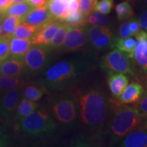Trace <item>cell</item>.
Instances as JSON below:
<instances>
[{
    "label": "cell",
    "instance_id": "obj_1",
    "mask_svg": "<svg viewBox=\"0 0 147 147\" xmlns=\"http://www.w3.org/2000/svg\"><path fill=\"white\" fill-rule=\"evenodd\" d=\"M76 97L85 127L97 134L106 129L113 107L106 92L99 87H92L79 92Z\"/></svg>",
    "mask_w": 147,
    "mask_h": 147
},
{
    "label": "cell",
    "instance_id": "obj_2",
    "mask_svg": "<svg viewBox=\"0 0 147 147\" xmlns=\"http://www.w3.org/2000/svg\"><path fill=\"white\" fill-rule=\"evenodd\" d=\"M94 64L93 56L60 61L47 69L44 82L53 91H65L89 73Z\"/></svg>",
    "mask_w": 147,
    "mask_h": 147
},
{
    "label": "cell",
    "instance_id": "obj_3",
    "mask_svg": "<svg viewBox=\"0 0 147 147\" xmlns=\"http://www.w3.org/2000/svg\"><path fill=\"white\" fill-rule=\"evenodd\" d=\"M142 118L136 106L117 102L113 107L106 129L110 140L118 142L130 132L140 128Z\"/></svg>",
    "mask_w": 147,
    "mask_h": 147
},
{
    "label": "cell",
    "instance_id": "obj_4",
    "mask_svg": "<svg viewBox=\"0 0 147 147\" xmlns=\"http://www.w3.org/2000/svg\"><path fill=\"white\" fill-rule=\"evenodd\" d=\"M57 125L53 117L45 109L35 110L20 120L19 129L30 137H43L52 134Z\"/></svg>",
    "mask_w": 147,
    "mask_h": 147
},
{
    "label": "cell",
    "instance_id": "obj_5",
    "mask_svg": "<svg viewBox=\"0 0 147 147\" xmlns=\"http://www.w3.org/2000/svg\"><path fill=\"white\" fill-rule=\"evenodd\" d=\"M133 58L118 49H115L104 55L100 65L107 72H119L124 74L134 75Z\"/></svg>",
    "mask_w": 147,
    "mask_h": 147
},
{
    "label": "cell",
    "instance_id": "obj_6",
    "mask_svg": "<svg viewBox=\"0 0 147 147\" xmlns=\"http://www.w3.org/2000/svg\"><path fill=\"white\" fill-rule=\"evenodd\" d=\"M78 104L73 95H66L55 100L52 106V113L55 119L63 125H71L78 115Z\"/></svg>",
    "mask_w": 147,
    "mask_h": 147
},
{
    "label": "cell",
    "instance_id": "obj_7",
    "mask_svg": "<svg viewBox=\"0 0 147 147\" xmlns=\"http://www.w3.org/2000/svg\"><path fill=\"white\" fill-rule=\"evenodd\" d=\"M89 42L93 49L105 51L115 47V38L108 26H90L85 27Z\"/></svg>",
    "mask_w": 147,
    "mask_h": 147
},
{
    "label": "cell",
    "instance_id": "obj_8",
    "mask_svg": "<svg viewBox=\"0 0 147 147\" xmlns=\"http://www.w3.org/2000/svg\"><path fill=\"white\" fill-rule=\"evenodd\" d=\"M88 41L85 27L69 26L63 47L65 51L75 52L82 49Z\"/></svg>",
    "mask_w": 147,
    "mask_h": 147
},
{
    "label": "cell",
    "instance_id": "obj_9",
    "mask_svg": "<svg viewBox=\"0 0 147 147\" xmlns=\"http://www.w3.org/2000/svg\"><path fill=\"white\" fill-rule=\"evenodd\" d=\"M21 89L20 88H14L6 90L1 97V116L5 123L10 122L15 115L21 96Z\"/></svg>",
    "mask_w": 147,
    "mask_h": 147
},
{
    "label": "cell",
    "instance_id": "obj_10",
    "mask_svg": "<svg viewBox=\"0 0 147 147\" xmlns=\"http://www.w3.org/2000/svg\"><path fill=\"white\" fill-rule=\"evenodd\" d=\"M47 59V49L44 45H34L31 47L23 57V62L27 69L37 71L45 65Z\"/></svg>",
    "mask_w": 147,
    "mask_h": 147
},
{
    "label": "cell",
    "instance_id": "obj_11",
    "mask_svg": "<svg viewBox=\"0 0 147 147\" xmlns=\"http://www.w3.org/2000/svg\"><path fill=\"white\" fill-rule=\"evenodd\" d=\"M63 22L55 20L51 23L46 25L38 30L36 34L31 38L32 45H50L51 41L54 37L55 33L58 30Z\"/></svg>",
    "mask_w": 147,
    "mask_h": 147
},
{
    "label": "cell",
    "instance_id": "obj_12",
    "mask_svg": "<svg viewBox=\"0 0 147 147\" xmlns=\"http://www.w3.org/2000/svg\"><path fill=\"white\" fill-rule=\"evenodd\" d=\"M55 20L49 8H47V5H45V6L32 9L23 18L22 22H25L31 25H34L40 29Z\"/></svg>",
    "mask_w": 147,
    "mask_h": 147
},
{
    "label": "cell",
    "instance_id": "obj_13",
    "mask_svg": "<svg viewBox=\"0 0 147 147\" xmlns=\"http://www.w3.org/2000/svg\"><path fill=\"white\" fill-rule=\"evenodd\" d=\"M107 82L112 95L117 100L128 85L129 78L124 74L112 71L108 72Z\"/></svg>",
    "mask_w": 147,
    "mask_h": 147
},
{
    "label": "cell",
    "instance_id": "obj_14",
    "mask_svg": "<svg viewBox=\"0 0 147 147\" xmlns=\"http://www.w3.org/2000/svg\"><path fill=\"white\" fill-rule=\"evenodd\" d=\"M25 69L23 59L10 57L0 63V75L19 76Z\"/></svg>",
    "mask_w": 147,
    "mask_h": 147
},
{
    "label": "cell",
    "instance_id": "obj_15",
    "mask_svg": "<svg viewBox=\"0 0 147 147\" xmlns=\"http://www.w3.org/2000/svg\"><path fill=\"white\" fill-rule=\"evenodd\" d=\"M144 92V87L136 82H132L128 84L125 89L117 99L119 104H135L140 100Z\"/></svg>",
    "mask_w": 147,
    "mask_h": 147
},
{
    "label": "cell",
    "instance_id": "obj_16",
    "mask_svg": "<svg viewBox=\"0 0 147 147\" xmlns=\"http://www.w3.org/2000/svg\"><path fill=\"white\" fill-rule=\"evenodd\" d=\"M121 143L123 147H147V130L139 128L125 136Z\"/></svg>",
    "mask_w": 147,
    "mask_h": 147
},
{
    "label": "cell",
    "instance_id": "obj_17",
    "mask_svg": "<svg viewBox=\"0 0 147 147\" xmlns=\"http://www.w3.org/2000/svg\"><path fill=\"white\" fill-rule=\"evenodd\" d=\"M47 8L55 20L63 22L69 14L68 2L61 0H49Z\"/></svg>",
    "mask_w": 147,
    "mask_h": 147
},
{
    "label": "cell",
    "instance_id": "obj_18",
    "mask_svg": "<svg viewBox=\"0 0 147 147\" xmlns=\"http://www.w3.org/2000/svg\"><path fill=\"white\" fill-rule=\"evenodd\" d=\"M32 42L30 39H20L13 38L10 41V57L23 59L29 49Z\"/></svg>",
    "mask_w": 147,
    "mask_h": 147
},
{
    "label": "cell",
    "instance_id": "obj_19",
    "mask_svg": "<svg viewBox=\"0 0 147 147\" xmlns=\"http://www.w3.org/2000/svg\"><path fill=\"white\" fill-rule=\"evenodd\" d=\"M134 59L142 71L147 75V38L137 40Z\"/></svg>",
    "mask_w": 147,
    "mask_h": 147
},
{
    "label": "cell",
    "instance_id": "obj_20",
    "mask_svg": "<svg viewBox=\"0 0 147 147\" xmlns=\"http://www.w3.org/2000/svg\"><path fill=\"white\" fill-rule=\"evenodd\" d=\"M34 8V7L31 5L28 1L21 3H14L4 11V13L5 16H16L21 18L22 21H23V18Z\"/></svg>",
    "mask_w": 147,
    "mask_h": 147
},
{
    "label": "cell",
    "instance_id": "obj_21",
    "mask_svg": "<svg viewBox=\"0 0 147 147\" xmlns=\"http://www.w3.org/2000/svg\"><path fill=\"white\" fill-rule=\"evenodd\" d=\"M37 108H38V104L36 102H33L24 97L20 100L16 108L15 113L16 119L18 120H21L24 117L35 111Z\"/></svg>",
    "mask_w": 147,
    "mask_h": 147
},
{
    "label": "cell",
    "instance_id": "obj_22",
    "mask_svg": "<svg viewBox=\"0 0 147 147\" xmlns=\"http://www.w3.org/2000/svg\"><path fill=\"white\" fill-rule=\"evenodd\" d=\"M22 22L21 18L13 15L5 16L2 20L3 35L10 38H13L18 25Z\"/></svg>",
    "mask_w": 147,
    "mask_h": 147
},
{
    "label": "cell",
    "instance_id": "obj_23",
    "mask_svg": "<svg viewBox=\"0 0 147 147\" xmlns=\"http://www.w3.org/2000/svg\"><path fill=\"white\" fill-rule=\"evenodd\" d=\"M137 40L134 38H116L115 42V47L123 52L127 53L131 58H134V52L137 45Z\"/></svg>",
    "mask_w": 147,
    "mask_h": 147
},
{
    "label": "cell",
    "instance_id": "obj_24",
    "mask_svg": "<svg viewBox=\"0 0 147 147\" xmlns=\"http://www.w3.org/2000/svg\"><path fill=\"white\" fill-rule=\"evenodd\" d=\"M39 29L37 26L21 22L16 29L13 37L20 39H31Z\"/></svg>",
    "mask_w": 147,
    "mask_h": 147
},
{
    "label": "cell",
    "instance_id": "obj_25",
    "mask_svg": "<svg viewBox=\"0 0 147 147\" xmlns=\"http://www.w3.org/2000/svg\"><path fill=\"white\" fill-rule=\"evenodd\" d=\"M26 81L18 76H8L0 75V89L8 90L14 88L23 89L26 86Z\"/></svg>",
    "mask_w": 147,
    "mask_h": 147
},
{
    "label": "cell",
    "instance_id": "obj_26",
    "mask_svg": "<svg viewBox=\"0 0 147 147\" xmlns=\"http://www.w3.org/2000/svg\"><path fill=\"white\" fill-rule=\"evenodd\" d=\"M47 91L45 87H38L34 85H28L25 87L23 91V97L25 98L37 102L39 101Z\"/></svg>",
    "mask_w": 147,
    "mask_h": 147
},
{
    "label": "cell",
    "instance_id": "obj_27",
    "mask_svg": "<svg viewBox=\"0 0 147 147\" xmlns=\"http://www.w3.org/2000/svg\"><path fill=\"white\" fill-rule=\"evenodd\" d=\"M70 27H82L86 25V16H84L80 10L69 12L68 16L63 21Z\"/></svg>",
    "mask_w": 147,
    "mask_h": 147
},
{
    "label": "cell",
    "instance_id": "obj_28",
    "mask_svg": "<svg viewBox=\"0 0 147 147\" xmlns=\"http://www.w3.org/2000/svg\"><path fill=\"white\" fill-rule=\"evenodd\" d=\"M108 22L109 18L99 12H91L86 16V24L91 26H106Z\"/></svg>",
    "mask_w": 147,
    "mask_h": 147
},
{
    "label": "cell",
    "instance_id": "obj_29",
    "mask_svg": "<svg viewBox=\"0 0 147 147\" xmlns=\"http://www.w3.org/2000/svg\"><path fill=\"white\" fill-rule=\"evenodd\" d=\"M68 27L69 26L63 23H62V25H61L58 30L57 31V32L55 33V36L51 41L49 45H51V47L55 48V49H58V48L63 47Z\"/></svg>",
    "mask_w": 147,
    "mask_h": 147
},
{
    "label": "cell",
    "instance_id": "obj_30",
    "mask_svg": "<svg viewBox=\"0 0 147 147\" xmlns=\"http://www.w3.org/2000/svg\"><path fill=\"white\" fill-rule=\"evenodd\" d=\"M116 13L119 21H122L128 19L133 15L134 11L128 1L119 3L116 7Z\"/></svg>",
    "mask_w": 147,
    "mask_h": 147
},
{
    "label": "cell",
    "instance_id": "obj_31",
    "mask_svg": "<svg viewBox=\"0 0 147 147\" xmlns=\"http://www.w3.org/2000/svg\"><path fill=\"white\" fill-rule=\"evenodd\" d=\"M12 38L2 35L0 37V61L10 57V41Z\"/></svg>",
    "mask_w": 147,
    "mask_h": 147
},
{
    "label": "cell",
    "instance_id": "obj_32",
    "mask_svg": "<svg viewBox=\"0 0 147 147\" xmlns=\"http://www.w3.org/2000/svg\"><path fill=\"white\" fill-rule=\"evenodd\" d=\"M113 7V0H100L95 5V12H99L104 14H109Z\"/></svg>",
    "mask_w": 147,
    "mask_h": 147
},
{
    "label": "cell",
    "instance_id": "obj_33",
    "mask_svg": "<svg viewBox=\"0 0 147 147\" xmlns=\"http://www.w3.org/2000/svg\"><path fill=\"white\" fill-rule=\"evenodd\" d=\"M97 1L98 0H79L80 10L84 16H87L94 10Z\"/></svg>",
    "mask_w": 147,
    "mask_h": 147
},
{
    "label": "cell",
    "instance_id": "obj_34",
    "mask_svg": "<svg viewBox=\"0 0 147 147\" xmlns=\"http://www.w3.org/2000/svg\"><path fill=\"white\" fill-rule=\"evenodd\" d=\"M137 105L136 106L138 109L140 113L143 116H147V85L144 92L140 100L136 102Z\"/></svg>",
    "mask_w": 147,
    "mask_h": 147
},
{
    "label": "cell",
    "instance_id": "obj_35",
    "mask_svg": "<svg viewBox=\"0 0 147 147\" xmlns=\"http://www.w3.org/2000/svg\"><path fill=\"white\" fill-rule=\"evenodd\" d=\"M119 36L121 38H127L131 36V31L129 29V19L125 21L121 25L119 31Z\"/></svg>",
    "mask_w": 147,
    "mask_h": 147
},
{
    "label": "cell",
    "instance_id": "obj_36",
    "mask_svg": "<svg viewBox=\"0 0 147 147\" xmlns=\"http://www.w3.org/2000/svg\"><path fill=\"white\" fill-rule=\"evenodd\" d=\"M140 28L139 21L137 18H129V29L131 31V36L135 37L136 35L138 34V32L140 31Z\"/></svg>",
    "mask_w": 147,
    "mask_h": 147
},
{
    "label": "cell",
    "instance_id": "obj_37",
    "mask_svg": "<svg viewBox=\"0 0 147 147\" xmlns=\"http://www.w3.org/2000/svg\"><path fill=\"white\" fill-rule=\"evenodd\" d=\"M138 21L141 28L143 30L147 31V10H146L141 14Z\"/></svg>",
    "mask_w": 147,
    "mask_h": 147
},
{
    "label": "cell",
    "instance_id": "obj_38",
    "mask_svg": "<svg viewBox=\"0 0 147 147\" xmlns=\"http://www.w3.org/2000/svg\"><path fill=\"white\" fill-rule=\"evenodd\" d=\"M49 1V0H28L27 1L34 8H40L47 5Z\"/></svg>",
    "mask_w": 147,
    "mask_h": 147
},
{
    "label": "cell",
    "instance_id": "obj_39",
    "mask_svg": "<svg viewBox=\"0 0 147 147\" xmlns=\"http://www.w3.org/2000/svg\"><path fill=\"white\" fill-rule=\"evenodd\" d=\"M68 8L70 12L80 10V3L79 0H70L68 3Z\"/></svg>",
    "mask_w": 147,
    "mask_h": 147
},
{
    "label": "cell",
    "instance_id": "obj_40",
    "mask_svg": "<svg viewBox=\"0 0 147 147\" xmlns=\"http://www.w3.org/2000/svg\"><path fill=\"white\" fill-rule=\"evenodd\" d=\"M10 137L5 134H0V147L7 146L10 144Z\"/></svg>",
    "mask_w": 147,
    "mask_h": 147
},
{
    "label": "cell",
    "instance_id": "obj_41",
    "mask_svg": "<svg viewBox=\"0 0 147 147\" xmlns=\"http://www.w3.org/2000/svg\"><path fill=\"white\" fill-rule=\"evenodd\" d=\"M14 3L12 0H0V9L5 11L8 9L11 5Z\"/></svg>",
    "mask_w": 147,
    "mask_h": 147
},
{
    "label": "cell",
    "instance_id": "obj_42",
    "mask_svg": "<svg viewBox=\"0 0 147 147\" xmlns=\"http://www.w3.org/2000/svg\"><path fill=\"white\" fill-rule=\"evenodd\" d=\"M140 128L143 129L147 130V116H143Z\"/></svg>",
    "mask_w": 147,
    "mask_h": 147
},
{
    "label": "cell",
    "instance_id": "obj_43",
    "mask_svg": "<svg viewBox=\"0 0 147 147\" xmlns=\"http://www.w3.org/2000/svg\"><path fill=\"white\" fill-rule=\"evenodd\" d=\"M5 16V13H4V11L1 10L0 9V21H1V20H3V18H4Z\"/></svg>",
    "mask_w": 147,
    "mask_h": 147
},
{
    "label": "cell",
    "instance_id": "obj_44",
    "mask_svg": "<svg viewBox=\"0 0 147 147\" xmlns=\"http://www.w3.org/2000/svg\"><path fill=\"white\" fill-rule=\"evenodd\" d=\"M3 35V29H2V20L0 21V37Z\"/></svg>",
    "mask_w": 147,
    "mask_h": 147
},
{
    "label": "cell",
    "instance_id": "obj_45",
    "mask_svg": "<svg viewBox=\"0 0 147 147\" xmlns=\"http://www.w3.org/2000/svg\"><path fill=\"white\" fill-rule=\"evenodd\" d=\"M13 3H21V2H25L27 1L28 0H12Z\"/></svg>",
    "mask_w": 147,
    "mask_h": 147
},
{
    "label": "cell",
    "instance_id": "obj_46",
    "mask_svg": "<svg viewBox=\"0 0 147 147\" xmlns=\"http://www.w3.org/2000/svg\"><path fill=\"white\" fill-rule=\"evenodd\" d=\"M1 96H0V116H1Z\"/></svg>",
    "mask_w": 147,
    "mask_h": 147
},
{
    "label": "cell",
    "instance_id": "obj_47",
    "mask_svg": "<svg viewBox=\"0 0 147 147\" xmlns=\"http://www.w3.org/2000/svg\"><path fill=\"white\" fill-rule=\"evenodd\" d=\"M3 131V127L1 125H0V134H1Z\"/></svg>",
    "mask_w": 147,
    "mask_h": 147
},
{
    "label": "cell",
    "instance_id": "obj_48",
    "mask_svg": "<svg viewBox=\"0 0 147 147\" xmlns=\"http://www.w3.org/2000/svg\"><path fill=\"white\" fill-rule=\"evenodd\" d=\"M61 1H65V2H68L69 3V1H70V0H61Z\"/></svg>",
    "mask_w": 147,
    "mask_h": 147
},
{
    "label": "cell",
    "instance_id": "obj_49",
    "mask_svg": "<svg viewBox=\"0 0 147 147\" xmlns=\"http://www.w3.org/2000/svg\"><path fill=\"white\" fill-rule=\"evenodd\" d=\"M143 1H144V2L146 3V4H147V0H143Z\"/></svg>",
    "mask_w": 147,
    "mask_h": 147
},
{
    "label": "cell",
    "instance_id": "obj_50",
    "mask_svg": "<svg viewBox=\"0 0 147 147\" xmlns=\"http://www.w3.org/2000/svg\"><path fill=\"white\" fill-rule=\"evenodd\" d=\"M0 63H1V61H0Z\"/></svg>",
    "mask_w": 147,
    "mask_h": 147
}]
</instances>
